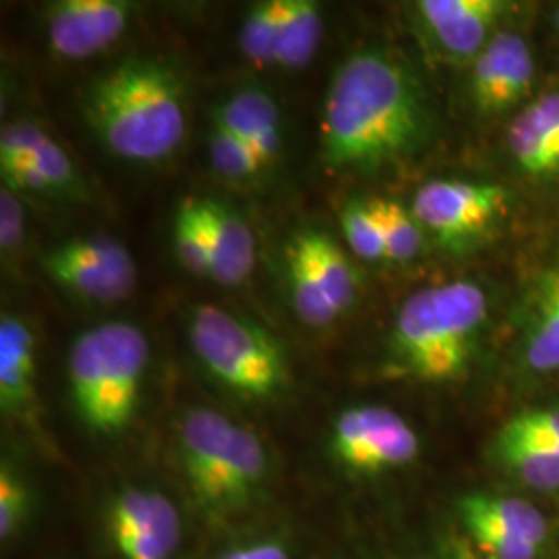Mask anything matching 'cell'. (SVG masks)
I'll return each instance as SVG.
<instances>
[{
	"mask_svg": "<svg viewBox=\"0 0 559 559\" xmlns=\"http://www.w3.org/2000/svg\"><path fill=\"white\" fill-rule=\"evenodd\" d=\"M433 110L417 75L380 48L350 55L334 71L321 115V162L371 175L415 156L433 135Z\"/></svg>",
	"mask_w": 559,
	"mask_h": 559,
	"instance_id": "cell-1",
	"label": "cell"
},
{
	"mask_svg": "<svg viewBox=\"0 0 559 559\" xmlns=\"http://www.w3.org/2000/svg\"><path fill=\"white\" fill-rule=\"evenodd\" d=\"M83 119L119 160L158 164L185 143V85L168 62L129 57L90 85Z\"/></svg>",
	"mask_w": 559,
	"mask_h": 559,
	"instance_id": "cell-2",
	"label": "cell"
},
{
	"mask_svg": "<svg viewBox=\"0 0 559 559\" xmlns=\"http://www.w3.org/2000/svg\"><path fill=\"white\" fill-rule=\"evenodd\" d=\"M489 318V300L475 282L427 286L400 305L390 334L392 359L408 376L429 383L462 378Z\"/></svg>",
	"mask_w": 559,
	"mask_h": 559,
	"instance_id": "cell-3",
	"label": "cell"
},
{
	"mask_svg": "<svg viewBox=\"0 0 559 559\" xmlns=\"http://www.w3.org/2000/svg\"><path fill=\"white\" fill-rule=\"evenodd\" d=\"M150 365V342L131 321H104L73 340L67 357L69 392L83 427L115 438L135 417Z\"/></svg>",
	"mask_w": 559,
	"mask_h": 559,
	"instance_id": "cell-4",
	"label": "cell"
},
{
	"mask_svg": "<svg viewBox=\"0 0 559 559\" xmlns=\"http://www.w3.org/2000/svg\"><path fill=\"white\" fill-rule=\"evenodd\" d=\"M179 460L193 498L214 519L235 516L251 506L270 475L263 441L210 406L182 415Z\"/></svg>",
	"mask_w": 559,
	"mask_h": 559,
	"instance_id": "cell-5",
	"label": "cell"
},
{
	"mask_svg": "<svg viewBox=\"0 0 559 559\" xmlns=\"http://www.w3.org/2000/svg\"><path fill=\"white\" fill-rule=\"evenodd\" d=\"M187 338L203 371L226 392L251 402H272L288 392L286 350L260 323L203 302L189 313Z\"/></svg>",
	"mask_w": 559,
	"mask_h": 559,
	"instance_id": "cell-6",
	"label": "cell"
},
{
	"mask_svg": "<svg viewBox=\"0 0 559 559\" xmlns=\"http://www.w3.org/2000/svg\"><path fill=\"white\" fill-rule=\"evenodd\" d=\"M284 263L293 309L309 328L332 325L359 299L357 267L321 228H299L286 242Z\"/></svg>",
	"mask_w": 559,
	"mask_h": 559,
	"instance_id": "cell-7",
	"label": "cell"
},
{
	"mask_svg": "<svg viewBox=\"0 0 559 559\" xmlns=\"http://www.w3.org/2000/svg\"><path fill=\"white\" fill-rule=\"evenodd\" d=\"M510 203V189L498 182L436 179L420 185L411 210L425 233L459 253L487 239L508 216Z\"/></svg>",
	"mask_w": 559,
	"mask_h": 559,
	"instance_id": "cell-8",
	"label": "cell"
},
{
	"mask_svg": "<svg viewBox=\"0 0 559 559\" xmlns=\"http://www.w3.org/2000/svg\"><path fill=\"white\" fill-rule=\"evenodd\" d=\"M41 270L57 286L90 302L127 299L138 284L131 251L108 235H80L40 255Z\"/></svg>",
	"mask_w": 559,
	"mask_h": 559,
	"instance_id": "cell-9",
	"label": "cell"
},
{
	"mask_svg": "<svg viewBox=\"0 0 559 559\" xmlns=\"http://www.w3.org/2000/svg\"><path fill=\"white\" fill-rule=\"evenodd\" d=\"M330 450L340 464L359 475H380L408 466L419 456L417 431L388 406L357 404L332 423Z\"/></svg>",
	"mask_w": 559,
	"mask_h": 559,
	"instance_id": "cell-10",
	"label": "cell"
},
{
	"mask_svg": "<svg viewBox=\"0 0 559 559\" xmlns=\"http://www.w3.org/2000/svg\"><path fill=\"white\" fill-rule=\"evenodd\" d=\"M108 537L122 559H173L182 540L179 508L147 487H122L108 506Z\"/></svg>",
	"mask_w": 559,
	"mask_h": 559,
	"instance_id": "cell-11",
	"label": "cell"
},
{
	"mask_svg": "<svg viewBox=\"0 0 559 559\" xmlns=\"http://www.w3.org/2000/svg\"><path fill=\"white\" fill-rule=\"evenodd\" d=\"M127 0H60L46 11V36L55 57L85 60L115 46L135 17Z\"/></svg>",
	"mask_w": 559,
	"mask_h": 559,
	"instance_id": "cell-12",
	"label": "cell"
},
{
	"mask_svg": "<svg viewBox=\"0 0 559 559\" xmlns=\"http://www.w3.org/2000/svg\"><path fill=\"white\" fill-rule=\"evenodd\" d=\"M535 83V57L526 38L498 32L471 64L468 92L477 110L506 115L526 100Z\"/></svg>",
	"mask_w": 559,
	"mask_h": 559,
	"instance_id": "cell-13",
	"label": "cell"
},
{
	"mask_svg": "<svg viewBox=\"0 0 559 559\" xmlns=\"http://www.w3.org/2000/svg\"><path fill=\"white\" fill-rule=\"evenodd\" d=\"M512 9L503 0H420L417 15L431 40L450 59L475 60L498 34L496 25Z\"/></svg>",
	"mask_w": 559,
	"mask_h": 559,
	"instance_id": "cell-14",
	"label": "cell"
},
{
	"mask_svg": "<svg viewBox=\"0 0 559 559\" xmlns=\"http://www.w3.org/2000/svg\"><path fill=\"white\" fill-rule=\"evenodd\" d=\"M32 166L55 193V200L90 198V187L69 152L34 120L7 122L0 131V170Z\"/></svg>",
	"mask_w": 559,
	"mask_h": 559,
	"instance_id": "cell-15",
	"label": "cell"
},
{
	"mask_svg": "<svg viewBox=\"0 0 559 559\" xmlns=\"http://www.w3.org/2000/svg\"><path fill=\"white\" fill-rule=\"evenodd\" d=\"M519 357L539 376L559 371V263L543 270L519 305Z\"/></svg>",
	"mask_w": 559,
	"mask_h": 559,
	"instance_id": "cell-16",
	"label": "cell"
},
{
	"mask_svg": "<svg viewBox=\"0 0 559 559\" xmlns=\"http://www.w3.org/2000/svg\"><path fill=\"white\" fill-rule=\"evenodd\" d=\"M506 143L522 175L559 179V90L526 104L510 122Z\"/></svg>",
	"mask_w": 559,
	"mask_h": 559,
	"instance_id": "cell-17",
	"label": "cell"
},
{
	"mask_svg": "<svg viewBox=\"0 0 559 559\" xmlns=\"http://www.w3.org/2000/svg\"><path fill=\"white\" fill-rule=\"evenodd\" d=\"M212 122L245 141L261 166H270L282 150L278 102L261 87H240L212 108Z\"/></svg>",
	"mask_w": 559,
	"mask_h": 559,
	"instance_id": "cell-18",
	"label": "cell"
},
{
	"mask_svg": "<svg viewBox=\"0 0 559 559\" xmlns=\"http://www.w3.org/2000/svg\"><path fill=\"white\" fill-rule=\"evenodd\" d=\"M212 245V280L239 286L255 267V235L239 212L221 200H200Z\"/></svg>",
	"mask_w": 559,
	"mask_h": 559,
	"instance_id": "cell-19",
	"label": "cell"
},
{
	"mask_svg": "<svg viewBox=\"0 0 559 559\" xmlns=\"http://www.w3.org/2000/svg\"><path fill=\"white\" fill-rule=\"evenodd\" d=\"M36 400V336L27 321L0 320V406L9 417H27Z\"/></svg>",
	"mask_w": 559,
	"mask_h": 559,
	"instance_id": "cell-20",
	"label": "cell"
},
{
	"mask_svg": "<svg viewBox=\"0 0 559 559\" xmlns=\"http://www.w3.org/2000/svg\"><path fill=\"white\" fill-rule=\"evenodd\" d=\"M462 524H487L516 539L543 547L549 526L539 510L519 498L471 493L459 501Z\"/></svg>",
	"mask_w": 559,
	"mask_h": 559,
	"instance_id": "cell-21",
	"label": "cell"
},
{
	"mask_svg": "<svg viewBox=\"0 0 559 559\" xmlns=\"http://www.w3.org/2000/svg\"><path fill=\"white\" fill-rule=\"evenodd\" d=\"M323 40V15L320 2L288 0L282 21L274 67L299 71L311 64Z\"/></svg>",
	"mask_w": 559,
	"mask_h": 559,
	"instance_id": "cell-22",
	"label": "cell"
},
{
	"mask_svg": "<svg viewBox=\"0 0 559 559\" xmlns=\"http://www.w3.org/2000/svg\"><path fill=\"white\" fill-rule=\"evenodd\" d=\"M173 240L177 258L187 272L201 278H212V245L200 198L180 201L173 222Z\"/></svg>",
	"mask_w": 559,
	"mask_h": 559,
	"instance_id": "cell-23",
	"label": "cell"
},
{
	"mask_svg": "<svg viewBox=\"0 0 559 559\" xmlns=\"http://www.w3.org/2000/svg\"><path fill=\"white\" fill-rule=\"evenodd\" d=\"M288 0H267L255 4L242 20L239 48L242 57L260 69L274 67L282 21Z\"/></svg>",
	"mask_w": 559,
	"mask_h": 559,
	"instance_id": "cell-24",
	"label": "cell"
},
{
	"mask_svg": "<svg viewBox=\"0 0 559 559\" xmlns=\"http://www.w3.org/2000/svg\"><path fill=\"white\" fill-rule=\"evenodd\" d=\"M371 205L380 221L385 261L411 263L417 260L425 245V228L415 218L413 210L404 207L400 201L383 198H373Z\"/></svg>",
	"mask_w": 559,
	"mask_h": 559,
	"instance_id": "cell-25",
	"label": "cell"
},
{
	"mask_svg": "<svg viewBox=\"0 0 559 559\" xmlns=\"http://www.w3.org/2000/svg\"><path fill=\"white\" fill-rule=\"evenodd\" d=\"M493 448H535L559 452V406L524 411L506 420Z\"/></svg>",
	"mask_w": 559,
	"mask_h": 559,
	"instance_id": "cell-26",
	"label": "cell"
},
{
	"mask_svg": "<svg viewBox=\"0 0 559 559\" xmlns=\"http://www.w3.org/2000/svg\"><path fill=\"white\" fill-rule=\"evenodd\" d=\"M340 226L353 255L369 263L385 261V242L371 200H350L344 203Z\"/></svg>",
	"mask_w": 559,
	"mask_h": 559,
	"instance_id": "cell-27",
	"label": "cell"
},
{
	"mask_svg": "<svg viewBox=\"0 0 559 559\" xmlns=\"http://www.w3.org/2000/svg\"><path fill=\"white\" fill-rule=\"evenodd\" d=\"M207 152L212 168L218 173V177L230 182H251L260 177L263 166L253 154V150L240 141L235 133L224 129L222 124L212 122Z\"/></svg>",
	"mask_w": 559,
	"mask_h": 559,
	"instance_id": "cell-28",
	"label": "cell"
},
{
	"mask_svg": "<svg viewBox=\"0 0 559 559\" xmlns=\"http://www.w3.org/2000/svg\"><path fill=\"white\" fill-rule=\"evenodd\" d=\"M501 464L537 491L559 489V452L535 448H493Z\"/></svg>",
	"mask_w": 559,
	"mask_h": 559,
	"instance_id": "cell-29",
	"label": "cell"
},
{
	"mask_svg": "<svg viewBox=\"0 0 559 559\" xmlns=\"http://www.w3.org/2000/svg\"><path fill=\"white\" fill-rule=\"evenodd\" d=\"M29 510V491L11 464L0 468V537L11 539L17 535Z\"/></svg>",
	"mask_w": 559,
	"mask_h": 559,
	"instance_id": "cell-30",
	"label": "cell"
},
{
	"mask_svg": "<svg viewBox=\"0 0 559 559\" xmlns=\"http://www.w3.org/2000/svg\"><path fill=\"white\" fill-rule=\"evenodd\" d=\"M25 240V207L15 191L2 187L0 191V251L9 260Z\"/></svg>",
	"mask_w": 559,
	"mask_h": 559,
	"instance_id": "cell-31",
	"label": "cell"
},
{
	"mask_svg": "<svg viewBox=\"0 0 559 559\" xmlns=\"http://www.w3.org/2000/svg\"><path fill=\"white\" fill-rule=\"evenodd\" d=\"M222 559H293L288 549L284 545H280L276 540H255V543H247L239 545L233 551H228Z\"/></svg>",
	"mask_w": 559,
	"mask_h": 559,
	"instance_id": "cell-32",
	"label": "cell"
},
{
	"mask_svg": "<svg viewBox=\"0 0 559 559\" xmlns=\"http://www.w3.org/2000/svg\"><path fill=\"white\" fill-rule=\"evenodd\" d=\"M454 556H456V559H496L493 556H489L479 543L471 539L468 535L454 540Z\"/></svg>",
	"mask_w": 559,
	"mask_h": 559,
	"instance_id": "cell-33",
	"label": "cell"
},
{
	"mask_svg": "<svg viewBox=\"0 0 559 559\" xmlns=\"http://www.w3.org/2000/svg\"><path fill=\"white\" fill-rule=\"evenodd\" d=\"M556 29H558V34H559V7H558V11H556Z\"/></svg>",
	"mask_w": 559,
	"mask_h": 559,
	"instance_id": "cell-34",
	"label": "cell"
}]
</instances>
